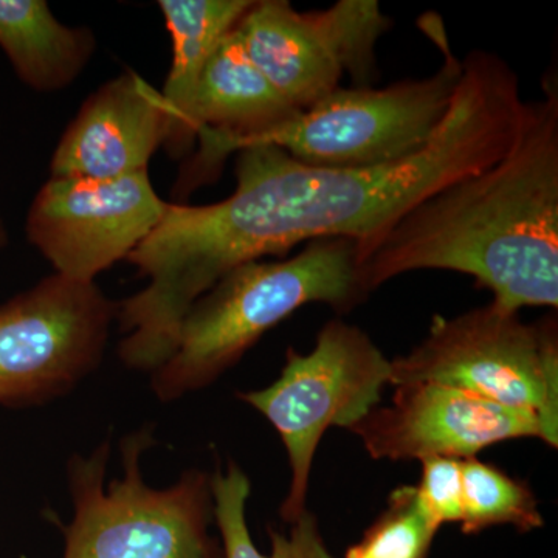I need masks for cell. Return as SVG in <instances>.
<instances>
[{
	"mask_svg": "<svg viewBox=\"0 0 558 558\" xmlns=\"http://www.w3.org/2000/svg\"><path fill=\"white\" fill-rule=\"evenodd\" d=\"M357 256L368 293L410 271L450 270L475 278L502 310H557V80L526 102L501 159L418 202Z\"/></svg>",
	"mask_w": 558,
	"mask_h": 558,
	"instance_id": "cell-1",
	"label": "cell"
},
{
	"mask_svg": "<svg viewBox=\"0 0 558 558\" xmlns=\"http://www.w3.org/2000/svg\"><path fill=\"white\" fill-rule=\"evenodd\" d=\"M369 293L359 274L357 242H307L299 255L242 264L202 295L183 318L171 357L150 373L163 402L219 379L264 333L312 303L354 310Z\"/></svg>",
	"mask_w": 558,
	"mask_h": 558,
	"instance_id": "cell-2",
	"label": "cell"
},
{
	"mask_svg": "<svg viewBox=\"0 0 558 558\" xmlns=\"http://www.w3.org/2000/svg\"><path fill=\"white\" fill-rule=\"evenodd\" d=\"M153 442L149 429L121 442L123 476L110 481L108 488V440L89 457L70 459L75 512L62 529V558H223L209 535L215 520L211 478L194 469L170 487H149L143 480L142 458Z\"/></svg>",
	"mask_w": 558,
	"mask_h": 558,
	"instance_id": "cell-3",
	"label": "cell"
},
{
	"mask_svg": "<svg viewBox=\"0 0 558 558\" xmlns=\"http://www.w3.org/2000/svg\"><path fill=\"white\" fill-rule=\"evenodd\" d=\"M422 31L442 51L433 75L381 89L339 87L250 146H278L306 163L333 168L380 167L424 149L449 116L462 60L439 17L422 20Z\"/></svg>",
	"mask_w": 558,
	"mask_h": 558,
	"instance_id": "cell-4",
	"label": "cell"
},
{
	"mask_svg": "<svg viewBox=\"0 0 558 558\" xmlns=\"http://www.w3.org/2000/svg\"><path fill=\"white\" fill-rule=\"evenodd\" d=\"M439 384L531 414L558 446L557 319L524 323L488 303L436 317L409 354L391 360V385Z\"/></svg>",
	"mask_w": 558,
	"mask_h": 558,
	"instance_id": "cell-5",
	"label": "cell"
},
{
	"mask_svg": "<svg viewBox=\"0 0 558 558\" xmlns=\"http://www.w3.org/2000/svg\"><path fill=\"white\" fill-rule=\"evenodd\" d=\"M387 385L391 359L365 330L332 319L312 351L289 349L274 384L238 395L274 425L288 451L290 486L279 510L286 523H295L307 510L312 464L325 433L357 425L380 405Z\"/></svg>",
	"mask_w": 558,
	"mask_h": 558,
	"instance_id": "cell-6",
	"label": "cell"
},
{
	"mask_svg": "<svg viewBox=\"0 0 558 558\" xmlns=\"http://www.w3.org/2000/svg\"><path fill=\"white\" fill-rule=\"evenodd\" d=\"M117 310L95 282L58 274L0 304V407L44 405L90 376Z\"/></svg>",
	"mask_w": 558,
	"mask_h": 558,
	"instance_id": "cell-7",
	"label": "cell"
},
{
	"mask_svg": "<svg viewBox=\"0 0 558 558\" xmlns=\"http://www.w3.org/2000/svg\"><path fill=\"white\" fill-rule=\"evenodd\" d=\"M391 28L377 0H339L301 11L286 0L253 2L234 32L279 94L299 112L339 89L344 75L368 87L376 47Z\"/></svg>",
	"mask_w": 558,
	"mask_h": 558,
	"instance_id": "cell-8",
	"label": "cell"
},
{
	"mask_svg": "<svg viewBox=\"0 0 558 558\" xmlns=\"http://www.w3.org/2000/svg\"><path fill=\"white\" fill-rule=\"evenodd\" d=\"M167 207L148 171L113 179L50 178L28 208L25 234L54 274L95 282L128 259Z\"/></svg>",
	"mask_w": 558,
	"mask_h": 558,
	"instance_id": "cell-9",
	"label": "cell"
},
{
	"mask_svg": "<svg viewBox=\"0 0 558 558\" xmlns=\"http://www.w3.org/2000/svg\"><path fill=\"white\" fill-rule=\"evenodd\" d=\"M374 459L405 461L476 458L495 444L534 438L554 447L548 432L531 414L439 384L396 387L389 405L376 407L349 428Z\"/></svg>",
	"mask_w": 558,
	"mask_h": 558,
	"instance_id": "cell-10",
	"label": "cell"
},
{
	"mask_svg": "<svg viewBox=\"0 0 558 558\" xmlns=\"http://www.w3.org/2000/svg\"><path fill=\"white\" fill-rule=\"evenodd\" d=\"M296 113L299 110L250 60L233 28L205 65L194 106L196 148L180 171L172 197L186 199L194 190L213 182L227 157L288 123Z\"/></svg>",
	"mask_w": 558,
	"mask_h": 558,
	"instance_id": "cell-11",
	"label": "cell"
},
{
	"mask_svg": "<svg viewBox=\"0 0 558 558\" xmlns=\"http://www.w3.org/2000/svg\"><path fill=\"white\" fill-rule=\"evenodd\" d=\"M165 138L160 92L124 70L81 105L51 157L50 178L113 179L148 171Z\"/></svg>",
	"mask_w": 558,
	"mask_h": 558,
	"instance_id": "cell-12",
	"label": "cell"
},
{
	"mask_svg": "<svg viewBox=\"0 0 558 558\" xmlns=\"http://www.w3.org/2000/svg\"><path fill=\"white\" fill-rule=\"evenodd\" d=\"M253 0H159L170 32L172 61L165 81L167 138L163 148L171 159H190L196 148L194 121L197 90L205 65L220 40L242 20Z\"/></svg>",
	"mask_w": 558,
	"mask_h": 558,
	"instance_id": "cell-13",
	"label": "cell"
},
{
	"mask_svg": "<svg viewBox=\"0 0 558 558\" xmlns=\"http://www.w3.org/2000/svg\"><path fill=\"white\" fill-rule=\"evenodd\" d=\"M0 50L28 89L54 94L80 78L97 39L90 28L62 24L46 0H0Z\"/></svg>",
	"mask_w": 558,
	"mask_h": 558,
	"instance_id": "cell-14",
	"label": "cell"
},
{
	"mask_svg": "<svg viewBox=\"0 0 558 558\" xmlns=\"http://www.w3.org/2000/svg\"><path fill=\"white\" fill-rule=\"evenodd\" d=\"M248 476L240 465L230 462L211 478L213 510L222 538L223 558H333L326 546L317 517L304 512L292 523L289 534L271 531L270 554L256 548L247 526Z\"/></svg>",
	"mask_w": 558,
	"mask_h": 558,
	"instance_id": "cell-15",
	"label": "cell"
},
{
	"mask_svg": "<svg viewBox=\"0 0 558 558\" xmlns=\"http://www.w3.org/2000/svg\"><path fill=\"white\" fill-rule=\"evenodd\" d=\"M462 487L461 527L464 534H480L484 529L501 524L531 532L545 524L531 487L494 464L478 458L464 459Z\"/></svg>",
	"mask_w": 558,
	"mask_h": 558,
	"instance_id": "cell-16",
	"label": "cell"
},
{
	"mask_svg": "<svg viewBox=\"0 0 558 558\" xmlns=\"http://www.w3.org/2000/svg\"><path fill=\"white\" fill-rule=\"evenodd\" d=\"M439 529L422 508L416 487H399L347 558H428Z\"/></svg>",
	"mask_w": 558,
	"mask_h": 558,
	"instance_id": "cell-17",
	"label": "cell"
},
{
	"mask_svg": "<svg viewBox=\"0 0 558 558\" xmlns=\"http://www.w3.org/2000/svg\"><path fill=\"white\" fill-rule=\"evenodd\" d=\"M421 462V483L414 487L422 508L439 527L461 523L464 506L461 459L429 458Z\"/></svg>",
	"mask_w": 558,
	"mask_h": 558,
	"instance_id": "cell-18",
	"label": "cell"
},
{
	"mask_svg": "<svg viewBox=\"0 0 558 558\" xmlns=\"http://www.w3.org/2000/svg\"><path fill=\"white\" fill-rule=\"evenodd\" d=\"M7 244H9V233H7L5 226L0 220V250L7 247Z\"/></svg>",
	"mask_w": 558,
	"mask_h": 558,
	"instance_id": "cell-19",
	"label": "cell"
}]
</instances>
